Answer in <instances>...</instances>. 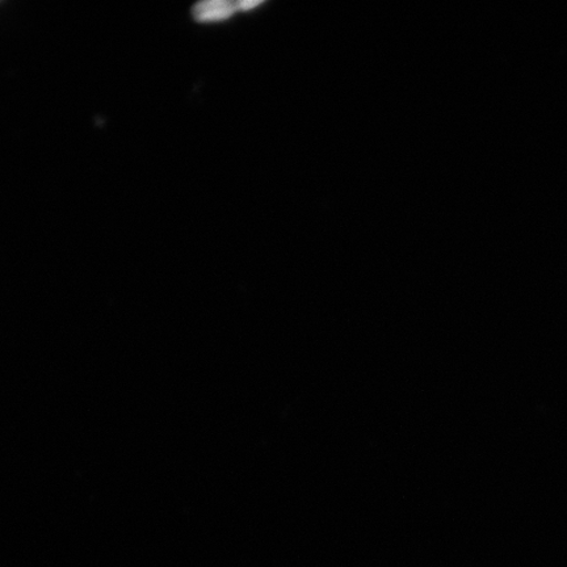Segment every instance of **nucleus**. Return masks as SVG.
<instances>
[{
	"label": "nucleus",
	"instance_id": "obj_1",
	"mask_svg": "<svg viewBox=\"0 0 567 567\" xmlns=\"http://www.w3.org/2000/svg\"><path fill=\"white\" fill-rule=\"evenodd\" d=\"M239 11L238 3L226 2V0H210V2L198 3L195 7L194 16L197 21L226 20Z\"/></svg>",
	"mask_w": 567,
	"mask_h": 567
},
{
	"label": "nucleus",
	"instance_id": "obj_2",
	"mask_svg": "<svg viewBox=\"0 0 567 567\" xmlns=\"http://www.w3.org/2000/svg\"><path fill=\"white\" fill-rule=\"evenodd\" d=\"M261 2H252V0H245V2H238L239 11H248L258 7Z\"/></svg>",
	"mask_w": 567,
	"mask_h": 567
}]
</instances>
